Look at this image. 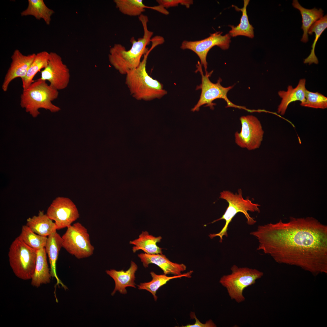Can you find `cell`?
I'll return each mask as SVG.
<instances>
[{
    "label": "cell",
    "mask_w": 327,
    "mask_h": 327,
    "mask_svg": "<svg viewBox=\"0 0 327 327\" xmlns=\"http://www.w3.org/2000/svg\"><path fill=\"white\" fill-rule=\"evenodd\" d=\"M249 1V0H244L243 6L242 8L234 6L236 10L242 12V15L240 22L238 25L236 26L233 25H229L231 28L229 33L231 37L244 36L251 38H254V28L249 22L246 11L247 7Z\"/></svg>",
    "instance_id": "obj_25"
},
{
    "label": "cell",
    "mask_w": 327,
    "mask_h": 327,
    "mask_svg": "<svg viewBox=\"0 0 327 327\" xmlns=\"http://www.w3.org/2000/svg\"><path fill=\"white\" fill-rule=\"evenodd\" d=\"M50 53L44 51L36 54L35 58L25 78L21 80L23 89L28 87L34 81L35 75L40 70L45 68L48 65Z\"/></svg>",
    "instance_id": "obj_26"
},
{
    "label": "cell",
    "mask_w": 327,
    "mask_h": 327,
    "mask_svg": "<svg viewBox=\"0 0 327 327\" xmlns=\"http://www.w3.org/2000/svg\"><path fill=\"white\" fill-rule=\"evenodd\" d=\"M138 256L145 268L148 267L150 264H155L161 268L165 275H180L181 272L186 269V266L184 264L173 263L162 254H150L141 253L138 254Z\"/></svg>",
    "instance_id": "obj_15"
},
{
    "label": "cell",
    "mask_w": 327,
    "mask_h": 327,
    "mask_svg": "<svg viewBox=\"0 0 327 327\" xmlns=\"http://www.w3.org/2000/svg\"><path fill=\"white\" fill-rule=\"evenodd\" d=\"M114 2L121 13L130 16H139L146 8L152 7L145 5L142 0H114Z\"/></svg>",
    "instance_id": "obj_27"
},
{
    "label": "cell",
    "mask_w": 327,
    "mask_h": 327,
    "mask_svg": "<svg viewBox=\"0 0 327 327\" xmlns=\"http://www.w3.org/2000/svg\"><path fill=\"white\" fill-rule=\"evenodd\" d=\"M70 78L69 70L61 57L55 52H50L48 65L41 71L38 79L48 81L50 85L58 91L68 87Z\"/></svg>",
    "instance_id": "obj_13"
},
{
    "label": "cell",
    "mask_w": 327,
    "mask_h": 327,
    "mask_svg": "<svg viewBox=\"0 0 327 327\" xmlns=\"http://www.w3.org/2000/svg\"><path fill=\"white\" fill-rule=\"evenodd\" d=\"M47 253L45 248L37 250L35 270L31 284L37 288L42 284L50 283L51 277L47 261Z\"/></svg>",
    "instance_id": "obj_19"
},
{
    "label": "cell",
    "mask_w": 327,
    "mask_h": 327,
    "mask_svg": "<svg viewBox=\"0 0 327 327\" xmlns=\"http://www.w3.org/2000/svg\"><path fill=\"white\" fill-rule=\"evenodd\" d=\"M26 225L35 233L44 236H48L57 230L54 222L43 211H39L37 216L28 218Z\"/></svg>",
    "instance_id": "obj_20"
},
{
    "label": "cell",
    "mask_w": 327,
    "mask_h": 327,
    "mask_svg": "<svg viewBox=\"0 0 327 327\" xmlns=\"http://www.w3.org/2000/svg\"><path fill=\"white\" fill-rule=\"evenodd\" d=\"M62 247V237L55 231L48 236L45 248L50 264V272L51 277L56 279L57 285L60 284L65 289L67 287L58 278L56 272V263L59 251Z\"/></svg>",
    "instance_id": "obj_18"
},
{
    "label": "cell",
    "mask_w": 327,
    "mask_h": 327,
    "mask_svg": "<svg viewBox=\"0 0 327 327\" xmlns=\"http://www.w3.org/2000/svg\"><path fill=\"white\" fill-rule=\"evenodd\" d=\"M240 120L241 129L240 132L235 133L236 143L240 147L249 150L259 148L264 133L260 121L252 115L242 116Z\"/></svg>",
    "instance_id": "obj_10"
},
{
    "label": "cell",
    "mask_w": 327,
    "mask_h": 327,
    "mask_svg": "<svg viewBox=\"0 0 327 327\" xmlns=\"http://www.w3.org/2000/svg\"><path fill=\"white\" fill-rule=\"evenodd\" d=\"M327 27V15L323 16L315 21L310 27L308 33L309 35H312L314 32L315 34V38L313 43L312 46V49L309 55L304 61L305 64L308 63L310 65L313 63L318 64L319 61L315 53V49L316 42L323 32Z\"/></svg>",
    "instance_id": "obj_28"
},
{
    "label": "cell",
    "mask_w": 327,
    "mask_h": 327,
    "mask_svg": "<svg viewBox=\"0 0 327 327\" xmlns=\"http://www.w3.org/2000/svg\"><path fill=\"white\" fill-rule=\"evenodd\" d=\"M202 64L198 62L197 65V69L196 71H199L201 76V83L196 88V90L201 89V93L200 99L197 104L193 108L191 111L193 112L198 111L200 107L206 104V106L209 107L212 110L214 109L216 104L213 102L217 99H224L227 104V107H233L243 108V107L238 106L231 102L227 97L228 92L233 87V86L224 87L222 86L220 83L222 80L219 78L216 83H212L209 79L213 73V71L208 72L205 71V74H203L202 68Z\"/></svg>",
    "instance_id": "obj_8"
},
{
    "label": "cell",
    "mask_w": 327,
    "mask_h": 327,
    "mask_svg": "<svg viewBox=\"0 0 327 327\" xmlns=\"http://www.w3.org/2000/svg\"><path fill=\"white\" fill-rule=\"evenodd\" d=\"M58 91L48 85L46 81L38 79L23 89L20 96V105L33 117L40 114L38 111L40 108L53 113L58 112L60 108L53 104L52 101L58 98Z\"/></svg>",
    "instance_id": "obj_4"
},
{
    "label": "cell",
    "mask_w": 327,
    "mask_h": 327,
    "mask_svg": "<svg viewBox=\"0 0 327 327\" xmlns=\"http://www.w3.org/2000/svg\"><path fill=\"white\" fill-rule=\"evenodd\" d=\"M35 55V53L25 55L18 49L14 51L11 57L12 62L2 85L4 92L7 91L9 84L13 80L18 77L21 80L25 78Z\"/></svg>",
    "instance_id": "obj_14"
},
{
    "label": "cell",
    "mask_w": 327,
    "mask_h": 327,
    "mask_svg": "<svg viewBox=\"0 0 327 327\" xmlns=\"http://www.w3.org/2000/svg\"><path fill=\"white\" fill-rule=\"evenodd\" d=\"M222 32L218 31L210 34L209 37L200 40H184L182 42L180 48L183 50H190L196 53L199 58L205 71H206V57L209 50L215 46L223 50H227L229 48L231 41L230 36L229 33L224 35H222Z\"/></svg>",
    "instance_id": "obj_12"
},
{
    "label": "cell",
    "mask_w": 327,
    "mask_h": 327,
    "mask_svg": "<svg viewBox=\"0 0 327 327\" xmlns=\"http://www.w3.org/2000/svg\"><path fill=\"white\" fill-rule=\"evenodd\" d=\"M138 269L137 265L131 261L129 269L127 270H122L117 271L111 269L106 271V273L114 280L115 286L111 295L113 296L118 291L122 294L127 293L126 288L128 287L136 288L135 274Z\"/></svg>",
    "instance_id": "obj_16"
},
{
    "label": "cell",
    "mask_w": 327,
    "mask_h": 327,
    "mask_svg": "<svg viewBox=\"0 0 327 327\" xmlns=\"http://www.w3.org/2000/svg\"><path fill=\"white\" fill-rule=\"evenodd\" d=\"M305 95V101L300 103L302 106L316 109L327 108V98L322 94L311 92L306 89Z\"/></svg>",
    "instance_id": "obj_30"
},
{
    "label": "cell",
    "mask_w": 327,
    "mask_h": 327,
    "mask_svg": "<svg viewBox=\"0 0 327 327\" xmlns=\"http://www.w3.org/2000/svg\"><path fill=\"white\" fill-rule=\"evenodd\" d=\"M18 236L25 244L37 250L45 248L48 239L35 233L26 225L22 226Z\"/></svg>",
    "instance_id": "obj_29"
},
{
    "label": "cell",
    "mask_w": 327,
    "mask_h": 327,
    "mask_svg": "<svg viewBox=\"0 0 327 327\" xmlns=\"http://www.w3.org/2000/svg\"><path fill=\"white\" fill-rule=\"evenodd\" d=\"M151 47L143 56V60L136 68L128 71L126 74L125 83L132 96L137 100L150 101L160 99L167 94L162 84L151 77L146 70L148 56L158 43L152 42Z\"/></svg>",
    "instance_id": "obj_3"
},
{
    "label": "cell",
    "mask_w": 327,
    "mask_h": 327,
    "mask_svg": "<svg viewBox=\"0 0 327 327\" xmlns=\"http://www.w3.org/2000/svg\"><path fill=\"white\" fill-rule=\"evenodd\" d=\"M37 250L29 246L18 236L11 244L8 252L10 265L15 275L23 280L31 279L34 273Z\"/></svg>",
    "instance_id": "obj_6"
},
{
    "label": "cell",
    "mask_w": 327,
    "mask_h": 327,
    "mask_svg": "<svg viewBox=\"0 0 327 327\" xmlns=\"http://www.w3.org/2000/svg\"><path fill=\"white\" fill-rule=\"evenodd\" d=\"M156 1L159 5L165 8L178 6L179 4L184 5L187 8H189L190 5L193 4V2L192 0H157Z\"/></svg>",
    "instance_id": "obj_31"
},
{
    "label": "cell",
    "mask_w": 327,
    "mask_h": 327,
    "mask_svg": "<svg viewBox=\"0 0 327 327\" xmlns=\"http://www.w3.org/2000/svg\"><path fill=\"white\" fill-rule=\"evenodd\" d=\"M161 239V236L155 237L150 235L147 231H143L138 238L130 241L129 243L134 245L132 248L134 253L141 250L147 254H162V248L157 245Z\"/></svg>",
    "instance_id": "obj_21"
},
{
    "label": "cell",
    "mask_w": 327,
    "mask_h": 327,
    "mask_svg": "<svg viewBox=\"0 0 327 327\" xmlns=\"http://www.w3.org/2000/svg\"><path fill=\"white\" fill-rule=\"evenodd\" d=\"M144 30L142 37L136 40L132 37L130 42L131 48L127 50L125 47L119 44H116L111 48L108 54L111 64L120 74L126 75L129 71L137 67L140 64L141 58L149 50L147 46L151 41L153 32L147 27V16L141 14L138 16Z\"/></svg>",
    "instance_id": "obj_2"
},
{
    "label": "cell",
    "mask_w": 327,
    "mask_h": 327,
    "mask_svg": "<svg viewBox=\"0 0 327 327\" xmlns=\"http://www.w3.org/2000/svg\"><path fill=\"white\" fill-rule=\"evenodd\" d=\"M292 5L300 11L301 15L302 23L301 28L303 30V34L301 41L306 43L309 40L308 33L309 29L315 21L323 17V11L321 8H306L300 5L297 0H293Z\"/></svg>",
    "instance_id": "obj_22"
},
{
    "label": "cell",
    "mask_w": 327,
    "mask_h": 327,
    "mask_svg": "<svg viewBox=\"0 0 327 327\" xmlns=\"http://www.w3.org/2000/svg\"><path fill=\"white\" fill-rule=\"evenodd\" d=\"M219 197L225 200L228 203L227 207L224 213L220 218L214 220L211 223H213L217 221L224 220L225 221V224L221 230L217 233L210 234L209 236L211 239L216 236L220 237V242H222L223 237L225 236H228L227 231L228 227L232 219L239 212L243 213L247 219L248 224L252 225L255 224L256 221L251 217L248 213V211L251 212H260L259 207L260 206L257 203H253L249 198L243 199L241 189L238 190V194H235L230 191L225 190L221 192Z\"/></svg>",
    "instance_id": "obj_5"
},
{
    "label": "cell",
    "mask_w": 327,
    "mask_h": 327,
    "mask_svg": "<svg viewBox=\"0 0 327 327\" xmlns=\"http://www.w3.org/2000/svg\"><path fill=\"white\" fill-rule=\"evenodd\" d=\"M46 214L54 221L57 230L68 227L80 216L74 203L70 199L64 197L56 198L48 207Z\"/></svg>",
    "instance_id": "obj_11"
},
{
    "label": "cell",
    "mask_w": 327,
    "mask_h": 327,
    "mask_svg": "<svg viewBox=\"0 0 327 327\" xmlns=\"http://www.w3.org/2000/svg\"><path fill=\"white\" fill-rule=\"evenodd\" d=\"M193 272V271L190 270L186 273L180 275L168 276L165 274L157 275L154 272L151 271L150 272L152 278L151 280L148 282L140 283L137 286L138 289L145 290L150 292L153 295L154 300L156 301L157 299L156 292L160 288L171 279L184 277L191 278Z\"/></svg>",
    "instance_id": "obj_23"
},
{
    "label": "cell",
    "mask_w": 327,
    "mask_h": 327,
    "mask_svg": "<svg viewBox=\"0 0 327 327\" xmlns=\"http://www.w3.org/2000/svg\"><path fill=\"white\" fill-rule=\"evenodd\" d=\"M67 228L62 236V247L78 259L91 256L94 247L91 243L87 229L79 222Z\"/></svg>",
    "instance_id": "obj_9"
},
{
    "label": "cell",
    "mask_w": 327,
    "mask_h": 327,
    "mask_svg": "<svg viewBox=\"0 0 327 327\" xmlns=\"http://www.w3.org/2000/svg\"><path fill=\"white\" fill-rule=\"evenodd\" d=\"M232 273L223 275L219 282L226 288L231 299L239 303L243 302L244 289L254 284L260 278L263 273L257 269L248 267H239L233 265L231 268Z\"/></svg>",
    "instance_id": "obj_7"
},
{
    "label": "cell",
    "mask_w": 327,
    "mask_h": 327,
    "mask_svg": "<svg viewBox=\"0 0 327 327\" xmlns=\"http://www.w3.org/2000/svg\"><path fill=\"white\" fill-rule=\"evenodd\" d=\"M27 8L21 13L22 16L32 15L37 20L43 19L49 25L54 11L48 8L43 0H28Z\"/></svg>",
    "instance_id": "obj_24"
},
{
    "label": "cell",
    "mask_w": 327,
    "mask_h": 327,
    "mask_svg": "<svg viewBox=\"0 0 327 327\" xmlns=\"http://www.w3.org/2000/svg\"><path fill=\"white\" fill-rule=\"evenodd\" d=\"M306 83L305 79H301L296 88H293L292 86L289 85L286 91H280L278 92V95L282 99L277 109L279 114L284 115L288 105L292 102L300 101L302 103L305 101Z\"/></svg>",
    "instance_id": "obj_17"
},
{
    "label": "cell",
    "mask_w": 327,
    "mask_h": 327,
    "mask_svg": "<svg viewBox=\"0 0 327 327\" xmlns=\"http://www.w3.org/2000/svg\"><path fill=\"white\" fill-rule=\"evenodd\" d=\"M257 248L277 262L297 266L313 273L326 272L327 226L312 217L281 220L259 226L250 233Z\"/></svg>",
    "instance_id": "obj_1"
},
{
    "label": "cell",
    "mask_w": 327,
    "mask_h": 327,
    "mask_svg": "<svg viewBox=\"0 0 327 327\" xmlns=\"http://www.w3.org/2000/svg\"><path fill=\"white\" fill-rule=\"evenodd\" d=\"M193 317L195 320V322L193 324H188L185 326H182V327H215L216 325L211 319L207 321L205 323H202L200 322L196 317L195 315H193Z\"/></svg>",
    "instance_id": "obj_32"
}]
</instances>
